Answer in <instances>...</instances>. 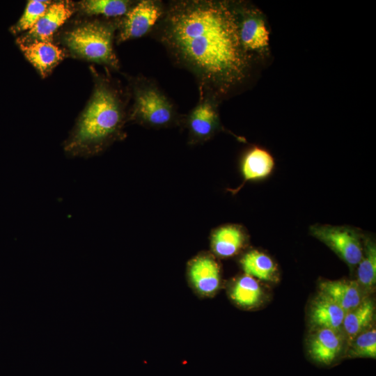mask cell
<instances>
[{
	"mask_svg": "<svg viewBox=\"0 0 376 376\" xmlns=\"http://www.w3.org/2000/svg\"><path fill=\"white\" fill-rule=\"evenodd\" d=\"M151 33L194 75L199 97L221 103L246 90L263 68L241 43L233 1H170Z\"/></svg>",
	"mask_w": 376,
	"mask_h": 376,
	"instance_id": "1",
	"label": "cell"
},
{
	"mask_svg": "<svg viewBox=\"0 0 376 376\" xmlns=\"http://www.w3.org/2000/svg\"><path fill=\"white\" fill-rule=\"evenodd\" d=\"M93 81L91 95L63 143L70 157L88 158L104 152L126 136L130 94L127 87L109 72L102 74L90 68Z\"/></svg>",
	"mask_w": 376,
	"mask_h": 376,
	"instance_id": "2",
	"label": "cell"
},
{
	"mask_svg": "<svg viewBox=\"0 0 376 376\" xmlns=\"http://www.w3.org/2000/svg\"><path fill=\"white\" fill-rule=\"evenodd\" d=\"M120 18L81 16L68 22L55 36L67 55L118 71L120 63L113 42Z\"/></svg>",
	"mask_w": 376,
	"mask_h": 376,
	"instance_id": "3",
	"label": "cell"
},
{
	"mask_svg": "<svg viewBox=\"0 0 376 376\" xmlns=\"http://www.w3.org/2000/svg\"><path fill=\"white\" fill-rule=\"evenodd\" d=\"M130 97L128 121L150 128H166L182 123L178 110L155 81L143 75L126 76Z\"/></svg>",
	"mask_w": 376,
	"mask_h": 376,
	"instance_id": "4",
	"label": "cell"
},
{
	"mask_svg": "<svg viewBox=\"0 0 376 376\" xmlns=\"http://www.w3.org/2000/svg\"><path fill=\"white\" fill-rule=\"evenodd\" d=\"M239 36L245 51L263 68L272 61L270 30L266 15L247 1H233Z\"/></svg>",
	"mask_w": 376,
	"mask_h": 376,
	"instance_id": "5",
	"label": "cell"
},
{
	"mask_svg": "<svg viewBox=\"0 0 376 376\" xmlns=\"http://www.w3.org/2000/svg\"><path fill=\"white\" fill-rule=\"evenodd\" d=\"M164 10L165 3L161 1H136L130 10L120 18L115 41L120 44L148 34L162 17Z\"/></svg>",
	"mask_w": 376,
	"mask_h": 376,
	"instance_id": "6",
	"label": "cell"
},
{
	"mask_svg": "<svg viewBox=\"0 0 376 376\" xmlns=\"http://www.w3.org/2000/svg\"><path fill=\"white\" fill-rule=\"evenodd\" d=\"M311 234L333 250L349 266L360 262L363 252L360 237L354 230L331 226H313Z\"/></svg>",
	"mask_w": 376,
	"mask_h": 376,
	"instance_id": "7",
	"label": "cell"
},
{
	"mask_svg": "<svg viewBox=\"0 0 376 376\" xmlns=\"http://www.w3.org/2000/svg\"><path fill=\"white\" fill-rule=\"evenodd\" d=\"M219 104L210 97H201L194 108L183 115L182 125L188 130L190 143L205 142L219 130Z\"/></svg>",
	"mask_w": 376,
	"mask_h": 376,
	"instance_id": "8",
	"label": "cell"
},
{
	"mask_svg": "<svg viewBox=\"0 0 376 376\" xmlns=\"http://www.w3.org/2000/svg\"><path fill=\"white\" fill-rule=\"evenodd\" d=\"M75 13V2L66 0L52 1L43 15L31 29L17 38V42L53 41V36Z\"/></svg>",
	"mask_w": 376,
	"mask_h": 376,
	"instance_id": "9",
	"label": "cell"
},
{
	"mask_svg": "<svg viewBox=\"0 0 376 376\" xmlns=\"http://www.w3.org/2000/svg\"><path fill=\"white\" fill-rule=\"evenodd\" d=\"M313 330L307 342L310 357L319 364L331 365L343 351L346 339L343 330L324 328Z\"/></svg>",
	"mask_w": 376,
	"mask_h": 376,
	"instance_id": "10",
	"label": "cell"
},
{
	"mask_svg": "<svg viewBox=\"0 0 376 376\" xmlns=\"http://www.w3.org/2000/svg\"><path fill=\"white\" fill-rule=\"evenodd\" d=\"M24 57L42 78L48 77L66 56L65 51L53 41L17 42Z\"/></svg>",
	"mask_w": 376,
	"mask_h": 376,
	"instance_id": "11",
	"label": "cell"
},
{
	"mask_svg": "<svg viewBox=\"0 0 376 376\" xmlns=\"http://www.w3.org/2000/svg\"><path fill=\"white\" fill-rule=\"evenodd\" d=\"M189 277L198 293L205 296L214 295L220 285V269L215 260L210 256L194 258L189 267Z\"/></svg>",
	"mask_w": 376,
	"mask_h": 376,
	"instance_id": "12",
	"label": "cell"
},
{
	"mask_svg": "<svg viewBox=\"0 0 376 376\" xmlns=\"http://www.w3.org/2000/svg\"><path fill=\"white\" fill-rule=\"evenodd\" d=\"M345 311L331 299L319 292L310 306L309 323L315 329H342Z\"/></svg>",
	"mask_w": 376,
	"mask_h": 376,
	"instance_id": "13",
	"label": "cell"
},
{
	"mask_svg": "<svg viewBox=\"0 0 376 376\" xmlns=\"http://www.w3.org/2000/svg\"><path fill=\"white\" fill-rule=\"evenodd\" d=\"M319 292L327 296L347 312L360 304L365 298V292L357 281H322Z\"/></svg>",
	"mask_w": 376,
	"mask_h": 376,
	"instance_id": "14",
	"label": "cell"
},
{
	"mask_svg": "<svg viewBox=\"0 0 376 376\" xmlns=\"http://www.w3.org/2000/svg\"><path fill=\"white\" fill-rule=\"evenodd\" d=\"M375 313L374 301L368 297L357 306L345 313L342 330L348 344L359 334L370 328Z\"/></svg>",
	"mask_w": 376,
	"mask_h": 376,
	"instance_id": "15",
	"label": "cell"
},
{
	"mask_svg": "<svg viewBox=\"0 0 376 376\" xmlns=\"http://www.w3.org/2000/svg\"><path fill=\"white\" fill-rule=\"evenodd\" d=\"M129 0H84L75 2L76 12L84 17L120 18L135 3Z\"/></svg>",
	"mask_w": 376,
	"mask_h": 376,
	"instance_id": "16",
	"label": "cell"
},
{
	"mask_svg": "<svg viewBox=\"0 0 376 376\" xmlns=\"http://www.w3.org/2000/svg\"><path fill=\"white\" fill-rule=\"evenodd\" d=\"M274 166L272 156L267 150L254 147L244 155L242 163L244 182L263 178L271 173Z\"/></svg>",
	"mask_w": 376,
	"mask_h": 376,
	"instance_id": "17",
	"label": "cell"
},
{
	"mask_svg": "<svg viewBox=\"0 0 376 376\" xmlns=\"http://www.w3.org/2000/svg\"><path fill=\"white\" fill-rule=\"evenodd\" d=\"M244 235L235 226H226L218 228L212 235L211 246L219 257L228 258L235 255L243 246Z\"/></svg>",
	"mask_w": 376,
	"mask_h": 376,
	"instance_id": "18",
	"label": "cell"
},
{
	"mask_svg": "<svg viewBox=\"0 0 376 376\" xmlns=\"http://www.w3.org/2000/svg\"><path fill=\"white\" fill-rule=\"evenodd\" d=\"M244 274L259 280L274 281L276 267L270 257L257 250L246 253L240 260Z\"/></svg>",
	"mask_w": 376,
	"mask_h": 376,
	"instance_id": "19",
	"label": "cell"
},
{
	"mask_svg": "<svg viewBox=\"0 0 376 376\" xmlns=\"http://www.w3.org/2000/svg\"><path fill=\"white\" fill-rule=\"evenodd\" d=\"M263 295V290L258 281L246 274L237 279L230 290V296L233 301L244 308L257 306L261 301Z\"/></svg>",
	"mask_w": 376,
	"mask_h": 376,
	"instance_id": "20",
	"label": "cell"
},
{
	"mask_svg": "<svg viewBox=\"0 0 376 376\" xmlns=\"http://www.w3.org/2000/svg\"><path fill=\"white\" fill-rule=\"evenodd\" d=\"M357 269V283L367 292L372 290L376 283V247L371 241H366L362 258Z\"/></svg>",
	"mask_w": 376,
	"mask_h": 376,
	"instance_id": "21",
	"label": "cell"
},
{
	"mask_svg": "<svg viewBox=\"0 0 376 376\" xmlns=\"http://www.w3.org/2000/svg\"><path fill=\"white\" fill-rule=\"evenodd\" d=\"M345 357L348 358H376V329L370 327L359 334L350 344Z\"/></svg>",
	"mask_w": 376,
	"mask_h": 376,
	"instance_id": "22",
	"label": "cell"
},
{
	"mask_svg": "<svg viewBox=\"0 0 376 376\" xmlns=\"http://www.w3.org/2000/svg\"><path fill=\"white\" fill-rule=\"evenodd\" d=\"M51 3V1H29L24 13L18 22L11 28V31L13 33H18L31 29L43 15Z\"/></svg>",
	"mask_w": 376,
	"mask_h": 376,
	"instance_id": "23",
	"label": "cell"
}]
</instances>
